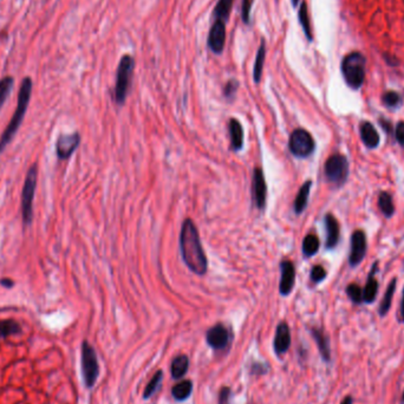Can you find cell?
Masks as SVG:
<instances>
[{"mask_svg": "<svg viewBox=\"0 0 404 404\" xmlns=\"http://www.w3.org/2000/svg\"><path fill=\"white\" fill-rule=\"evenodd\" d=\"M180 248L187 267L197 275L207 272L208 262L195 223L190 219L183 222L180 234Z\"/></svg>", "mask_w": 404, "mask_h": 404, "instance_id": "cell-1", "label": "cell"}, {"mask_svg": "<svg viewBox=\"0 0 404 404\" xmlns=\"http://www.w3.org/2000/svg\"><path fill=\"white\" fill-rule=\"evenodd\" d=\"M31 92H32V80L30 77L24 78L23 82H21L20 89H19V95H18V103H17V108L16 111H14L12 118H11L10 123L7 124L5 131H4L2 137H0V152H2L4 149H5L11 141L14 135H16L17 130L19 129L21 122H23V118L25 116V112H26L28 103H30L31 98Z\"/></svg>", "mask_w": 404, "mask_h": 404, "instance_id": "cell-2", "label": "cell"}, {"mask_svg": "<svg viewBox=\"0 0 404 404\" xmlns=\"http://www.w3.org/2000/svg\"><path fill=\"white\" fill-rule=\"evenodd\" d=\"M365 57L360 52H351L342 62V73L346 84L358 90L365 79Z\"/></svg>", "mask_w": 404, "mask_h": 404, "instance_id": "cell-3", "label": "cell"}, {"mask_svg": "<svg viewBox=\"0 0 404 404\" xmlns=\"http://www.w3.org/2000/svg\"><path fill=\"white\" fill-rule=\"evenodd\" d=\"M80 367L84 384L88 389H92L99 376V363L97 353L92 345L87 340L82 343L80 347Z\"/></svg>", "mask_w": 404, "mask_h": 404, "instance_id": "cell-4", "label": "cell"}, {"mask_svg": "<svg viewBox=\"0 0 404 404\" xmlns=\"http://www.w3.org/2000/svg\"><path fill=\"white\" fill-rule=\"evenodd\" d=\"M135 62L129 55H124L119 60L118 69H117L116 85H115V99L118 104H123L129 91L131 77H133Z\"/></svg>", "mask_w": 404, "mask_h": 404, "instance_id": "cell-5", "label": "cell"}, {"mask_svg": "<svg viewBox=\"0 0 404 404\" xmlns=\"http://www.w3.org/2000/svg\"><path fill=\"white\" fill-rule=\"evenodd\" d=\"M38 179V167L33 165L28 169L25 177V183L23 188V194H21V214H23V220L25 225H30L32 221V205H33L35 186H37Z\"/></svg>", "mask_w": 404, "mask_h": 404, "instance_id": "cell-6", "label": "cell"}, {"mask_svg": "<svg viewBox=\"0 0 404 404\" xmlns=\"http://www.w3.org/2000/svg\"><path fill=\"white\" fill-rule=\"evenodd\" d=\"M324 170L329 182L336 187H340L346 182L349 176V162L345 156L335 154L326 159Z\"/></svg>", "mask_w": 404, "mask_h": 404, "instance_id": "cell-7", "label": "cell"}, {"mask_svg": "<svg viewBox=\"0 0 404 404\" xmlns=\"http://www.w3.org/2000/svg\"><path fill=\"white\" fill-rule=\"evenodd\" d=\"M314 140L305 129H296L289 140L290 151L296 157H307L314 151Z\"/></svg>", "mask_w": 404, "mask_h": 404, "instance_id": "cell-8", "label": "cell"}, {"mask_svg": "<svg viewBox=\"0 0 404 404\" xmlns=\"http://www.w3.org/2000/svg\"><path fill=\"white\" fill-rule=\"evenodd\" d=\"M206 340L213 350H225L229 345L230 332L223 324H216L206 333Z\"/></svg>", "mask_w": 404, "mask_h": 404, "instance_id": "cell-9", "label": "cell"}, {"mask_svg": "<svg viewBox=\"0 0 404 404\" xmlns=\"http://www.w3.org/2000/svg\"><path fill=\"white\" fill-rule=\"evenodd\" d=\"M367 254V235L363 230H356L351 236V250L349 255L350 265H359Z\"/></svg>", "mask_w": 404, "mask_h": 404, "instance_id": "cell-10", "label": "cell"}, {"mask_svg": "<svg viewBox=\"0 0 404 404\" xmlns=\"http://www.w3.org/2000/svg\"><path fill=\"white\" fill-rule=\"evenodd\" d=\"M226 43V23L215 20L208 33V46L215 55H221Z\"/></svg>", "mask_w": 404, "mask_h": 404, "instance_id": "cell-11", "label": "cell"}, {"mask_svg": "<svg viewBox=\"0 0 404 404\" xmlns=\"http://www.w3.org/2000/svg\"><path fill=\"white\" fill-rule=\"evenodd\" d=\"M79 142H80V137L79 134L77 133L60 135L56 143V152L58 158L60 159L69 158L70 156L72 155V152L77 149Z\"/></svg>", "mask_w": 404, "mask_h": 404, "instance_id": "cell-12", "label": "cell"}, {"mask_svg": "<svg viewBox=\"0 0 404 404\" xmlns=\"http://www.w3.org/2000/svg\"><path fill=\"white\" fill-rule=\"evenodd\" d=\"M280 272L281 278L279 282V292L281 296H289L292 292L294 282H296V268L292 261L282 260L280 262Z\"/></svg>", "mask_w": 404, "mask_h": 404, "instance_id": "cell-13", "label": "cell"}, {"mask_svg": "<svg viewBox=\"0 0 404 404\" xmlns=\"http://www.w3.org/2000/svg\"><path fill=\"white\" fill-rule=\"evenodd\" d=\"M291 346V330L287 322L281 321L276 326L274 340H273V347L274 352L278 356H282L289 351Z\"/></svg>", "mask_w": 404, "mask_h": 404, "instance_id": "cell-14", "label": "cell"}, {"mask_svg": "<svg viewBox=\"0 0 404 404\" xmlns=\"http://www.w3.org/2000/svg\"><path fill=\"white\" fill-rule=\"evenodd\" d=\"M266 196H267V186L264 172L261 168H255L253 173V198L258 208L262 209L265 207Z\"/></svg>", "mask_w": 404, "mask_h": 404, "instance_id": "cell-15", "label": "cell"}, {"mask_svg": "<svg viewBox=\"0 0 404 404\" xmlns=\"http://www.w3.org/2000/svg\"><path fill=\"white\" fill-rule=\"evenodd\" d=\"M326 228V248L332 250L337 246L339 240V225L337 219L332 214L325 215Z\"/></svg>", "mask_w": 404, "mask_h": 404, "instance_id": "cell-16", "label": "cell"}, {"mask_svg": "<svg viewBox=\"0 0 404 404\" xmlns=\"http://www.w3.org/2000/svg\"><path fill=\"white\" fill-rule=\"evenodd\" d=\"M311 335L313 337L315 344H317L319 353H320L322 360L326 361V363H330L331 361V349H330L328 336L325 335L321 329L318 328H312Z\"/></svg>", "mask_w": 404, "mask_h": 404, "instance_id": "cell-17", "label": "cell"}, {"mask_svg": "<svg viewBox=\"0 0 404 404\" xmlns=\"http://www.w3.org/2000/svg\"><path fill=\"white\" fill-rule=\"evenodd\" d=\"M359 133H360V138L363 141V143L365 144V147L374 149L377 148L379 144V135L376 130V128L374 127V124H371L370 122H364L361 123V126L359 128Z\"/></svg>", "mask_w": 404, "mask_h": 404, "instance_id": "cell-18", "label": "cell"}, {"mask_svg": "<svg viewBox=\"0 0 404 404\" xmlns=\"http://www.w3.org/2000/svg\"><path fill=\"white\" fill-rule=\"evenodd\" d=\"M228 130L230 135V148L232 150L237 151L244 145V130L240 122L235 118H232L228 122Z\"/></svg>", "mask_w": 404, "mask_h": 404, "instance_id": "cell-19", "label": "cell"}, {"mask_svg": "<svg viewBox=\"0 0 404 404\" xmlns=\"http://www.w3.org/2000/svg\"><path fill=\"white\" fill-rule=\"evenodd\" d=\"M189 368V359L186 354H179L174 357L170 364V375L174 379L183 378L188 372Z\"/></svg>", "mask_w": 404, "mask_h": 404, "instance_id": "cell-20", "label": "cell"}, {"mask_svg": "<svg viewBox=\"0 0 404 404\" xmlns=\"http://www.w3.org/2000/svg\"><path fill=\"white\" fill-rule=\"evenodd\" d=\"M191 391H193V383L189 379H183L173 386L172 396L177 402H182L191 395Z\"/></svg>", "mask_w": 404, "mask_h": 404, "instance_id": "cell-21", "label": "cell"}, {"mask_svg": "<svg viewBox=\"0 0 404 404\" xmlns=\"http://www.w3.org/2000/svg\"><path fill=\"white\" fill-rule=\"evenodd\" d=\"M311 186H312L311 181H306V182H305L303 186L300 187L299 191H298L296 200H294V205H293V208H294V212H296V214H301V213L304 212V209L306 208L308 195H310V190H311Z\"/></svg>", "mask_w": 404, "mask_h": 404, "instance_id": "cell-22", "label": "cell"}, {"mask_svg": "<svg viewBox=\"0 0 404 404\" xmlns=\"http://www.w3.org/2000/svg\"><path fill=\"white\" fill-rule=\"evenodd\" d=\"M396 285H397V280L392 279L389 284L388 289H386V292L384 293V297H383L381 304H379V308H378V313L381 317H384V315H386V313H388L390 310L393 293H395V290H396Z\"/></svg>", "mask_w": 404, "mask_h": 404, "instance_id": "cell-23", "label": "cell"}, {"mask_svg": "<svg viewBox=\"0 0 404 404\" xmlns=\"http://www.w3.org/2000/svg\"><path fill=\"white\" fill-rule=\"evenodd\" d=\"M234 0H219L216 4L214 12H213V17L215 20H222L227 23L228 20L230 11H232Z\"/></svg>", "mask_w": 404, "mask_h": 404, "instance_id": "cell-24", "label": "cell"}, {"mask_svg": "<svg viewBox=\"0 0 404 404\" xmlns=\"http://www.w3.org/2000/svg\"><path fill=\"white\" fill-rule=\"evenodd\" d=\"M21 332V326L18 321L13 319H4L0 320V339L7 337L18 335Z\"/></svg>", "mask_w": 404, "mask_h": 404, "instance_id": "cell-25", "label": "cell"}, {"mask_svg": "<svg viewBox=\"0 0 404 404\" xmlns=\"http://www.w3.org/2000/svg\"><path fill=\"white\" fill-rule=\"evenodd\" d=\"M265 57H266V46H265V42L261 41V44H260V46H259V50L257 52V58H255L254 70H253V78H254L255 83H259L261 79L262 69H264V63H265Z\"/></svg>", "mask_w": 404, "mask_h": 404, "instance_id": "cell-26", "label": "cell"}, {"mask_svg": "<svg viewBox=\"0 0 404 404\" xmlns=\"http://www.w3.org/2000/svg\"><path fill=\"white\" fill-rule=\"evenodd\" d=\"M378 207L386 218H391L393 215V213H395V206H393L391 195L388 191H382L378 195Z\"/></svg>", "mask_w": 404, "mask_h": 404, "instance_id": "cell-27", "label": "cell"}, {"mask_svg": "<svg viewBox=\"0 0 404 404\" xmlns=\"http://www.w3.org/2000/svg\"><path fill=\"white\" fill-rule=\"evenodd\" d=\"M378 293V281L374 278L372 273L369 276L367 285H365L363 290V301L364 303L371 304L376 300V297H377Z\"/></svg>", "mask_w": 404, "mask_h": 404, "instance_id": "cell-28", "label": "cell"}, {"mask_svg": "<svg viewBox=\"0 0 404 404\" xmlns=\"http://www.w3.org/2000/svg\"><path fill=\"white\" fill-rule=\"evenodd\" d=\"M298 17H299V23L303 27L304 33L306 35L308 41H312V32H311V24L310 18H308V11H307V4L303 2L298 11Z\"/></svg>", "mask_w": 404, "mask_h": 404, "instance_id": "cell-29", "label": "cell"}, {"mask_svg": "<svg viewBox=\"0 0 404 404\" xmlns=\"http://www.w3.org/2000/svg\"><path fill=\"white\" fill-rule=\"evenodd\" d=\"M319 239L314 234H308L303 241V253L306 258L313 257L319 250Z\"/></svg>", "mask_w": 404, "mask_h": 404, "instance_id": "cell-30", "label": "cell"}, {"mask_svg": "<svg viewBox=\"0 0 404 404\" xmlns=\"http://www.w3.org/2000/svg\"><path fill=\"white\" fill-rule=\"evenodd\" d=\"M162 378H163V372L161 370L156 371L155 375L152 376V378L150 379V381H149L147 386H145L144 392H143V398L144 399H149L152 395H154L156 391H157L158 386L161 385Z\"/></svg>", "mask_w": 404, "mask_h": 404, "instance_id": "cell-31", "label": "cell"}, {"mask_svg": "<svg viewBox=\"0 0 404 404\" xmlns=\"http://www.w3.org/2000/svg\"><path fill=\"white\" fill-rule=\"evenodd\" d=\"M12 88H13V78L12 77L7 76L0 80V108H2L4 103H5L7 97H9Z\"/></svg>", "mask_w": 404, "mask_h": 404, "instance_id": "cell-32", "label": "cell"}, {"mask_svg": "<svg viewBox=\"0 0 404 404\" xmlns=\"http://www.w3.org/2000/svg\"><path fill=\"white\" fill-rule=\"evenodd\" d=\"M346 293L351 301L354 304H360L363 301V290L360 289L359 285L357 284H350L349 286L346 287Z\"/></svg>", "mask_w": 404, "mask_h": 404, "instance_id": "cell-33", "label": "cell"}, {"mask_svg": "<svg viewBox=\"0 0 404 404\" xmlns=\"http://www.w3.org/2000/svg\"><path fill=\"white\" fill-rule=\"evenodd\" d=\"M383 103L389 108H397L400 103H402V98L395 91H386L382 97Z\"/></svg>", "mask_w": 404, "mask_h": 404, "instance_id": "cell-34", "label": "cell"}, {"mask_svg": "<svg viewBox=\"0 0 404 404\" xmlns=\"http://www.w3.org/2000/svg\"><path fill=\"white\" fill-rule=\"evenodd\" d=\"M268 364L261 363V361H253L250 367L252 376H264L268 372Z\"/></svg>", "mask_w": 404, "mask_h": 404, "instance_id": "cell-35", "label": "cell"}, {"mask_svg": "<svg viewBox=\"0 0 404 404\" xmlns=\"http://www.w3.org/2000/svg\"><path fill=\"white\" fill-rule=\"evenodd\" d=\"M325 276H326V271L324 269V267H322V266H314L313 268H312V271H311V280L313 282H320V281H322V280L325 279Z\"/></svg>", "mask_w": 404, "mask_h": 404, "instance_id": "cell-36", "label": "cell"}, {"mask_svg": "<svg viewBox=\"0 0 404 404\" xmlns=\"http://www.w3.org/2000/svg\"><path fill=\"white\" fill-rule=\"evenodd\" d=\"M252 3H253V0H243V4H241V18H243L245 24L250 23Z\"/></svg>", "mask_w": 404, "mask_h": 404, "instance_id": "cell-37", "label": "cell"}, {"mask_svg": "<svg viewBox=\"0 0 404 404\" xmlns=\"http://www.w3.org/2000/svg\"><path fill=\"white\" fill-rule=\"evenodd\" d=\"M237 88H239V83L236 80H229L227 85L225 87V90H223V95L226 96L227 98H232L234 94H235Z\"/></svg>", "mask_w": 404, "mask_h": 404, "instance_id": "cell-38", "label": "cell"}, {"mask_svg": "<svg viewBox=\"0 0 404 404\" xmlns=\"http://www.w3.org/2000/svg\"><path fill=\"white\" fill-rule=\"evenodd\" d=\"M230 392H232L230 388H228V386H222L219 391V398H218L219 404H228Z\"/></svg>", "mask_w": 404, "mask_h": 404, "instance_id": "cell-39", "label": "cell"}, {"mask_svg": "<svg viewBox=\"0 0 404 404\" xmlns=\"http://www.w3.org/2000/svg\"><path fill=\"white\" fill-rule=\"evenodd\" d=\"M395 135H396L397 142H398L402 147H404V122H399L398 124H397Z\"/></svg>", "mask_w": 404, "mask_h": 404, "instance_id": "cell-40", "label": "cell"}, {"mask_svg": "<svg viewBox=\"0 0 404 404\" xmlns=\"http://www.w3.org/2000/svg\"><path fill=\"white\" fill-rule=\"evenodd\" d=\"M0 284H2L3 286H5V287H7V289H10V287H12L13 286V281L12 280H10L9 278H5V279H3L2 281H0Z\"/></svg>", "mask_w": 404, "mask_h": 404, "instance_id": "cell-41", "label": "cell"}, {"mask_svg": "<svg viewBox=\"0 0 404 404\" xmlns=\"http://www.w3.org/2000/svg\"><path fill=\"white\" fill-rule=\"evenodd\" d=\"M400 321L404 322V289L402 294V301H400Z\"/></svg>", "mask_w": 404, "mask_h": 404, "instance_id": "cell-42", "label": "cell"}, {"mask_svg": "<svg viewBox=\"0 0 404 404\" xmlns=\"http://www.w3.org/2000/svg\"><path fill=\"white\" fill-rule=\"evenodd\" d=\"M352 402H353L352 396L347 395V396L345 397V398H344V399L342 400V403H340V404H352Z\"/></svg>", "mask_w": 404, "mask_h": 404, "instance_id": "cell-43", "label": "cell"}, {"mask_svg": "<svg viewBox=\"0 0 404 404\" xmlns=\"http://www.w3.org/2000/svg\"><path fill=\"white\" fill-rule=\"evenodd\" d=\"M381 124L383 126V129H384L385 131L388 130V133H390V129H391V126H390V123L389 122H385V120H383V119H381Z\"/></svg>", "mask_w": 404, "mask_h": 404, "instance_id": "cell-44", "label": "cell"}, {"mask_svg": "<svg viewBox=\"0 0 404 404\" xmlns=\"http://www.w3.org/2000/svg\"><path fill=\"white\" fill-rule=\"evenodd\" d=\"M298 3H299V0H292V5H293L294 7H297Z\"/></svg>", "mask_w": 404, "mask_h": 404, "instance_id": "cell-45", "label": "cell"}, {"mask_svg": "<svg viewBox=\"0 0 404 404\" xmlns=\"http://www.w3.org/2000/svg\"><path fill=\"white\" fill-rule=\"evenodd\" d=\"M400 404H404V391H403V395H402V399H400Z\"/></svg>", "mask_w": 404, "mask_h": 404, "instance_id": "cell-46", "label": "cell"}]
</instances>
